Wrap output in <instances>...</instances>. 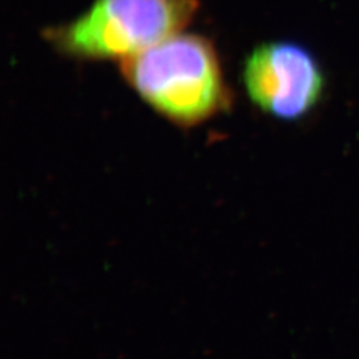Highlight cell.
Segmentation results:
<instances>
[{
	"label": "cell",
	"instance_id": "obj_1",
	"mask_svg": "<svg viewBox=\"0 0 359 359\" xmlns=\"http://www.w3.org/2000/svg\"><path fill=\"white\" fill-rule=\"evenodd\" d=\"M121 75L145 103L170 123L189 128L231 107L215 44L177 32L120 62Z\"/></svg>",
	"mask_w": 359,
	"mask_h": 359
},
{
	"label": "cell",
	"instance_id": "obj_2",
	"mask_svg": "<svg viewBox=\"0 0 359 359\" xmlns=\"http://www.w3.org/2000/svg\"><path fill=\"white\" fill-rule=\"evenodd\" d=\"M198 0H95L75 20L44 31L52 47L76 60H124L181 32Z\"/></svg>",
	"mask_w": 359,
	"mask_h": 359
},
{
	"label": "cell",
	"instance_id": "obj_3",
	"mask_svg": "<svg viewBox=\"0 0 359 359\" xmlns=\"http://www.w3.org/2000/svg\"><path fill=\"white\" fill-rule=\"evenodd\" d=\"M243 83L255 107L283 121L308 117L327 90V76L317 56L287 40L257 46L245 59Z\"/></svg>",
	"mask_w": 359,
	"mask_h": 359
}]
</instances>
